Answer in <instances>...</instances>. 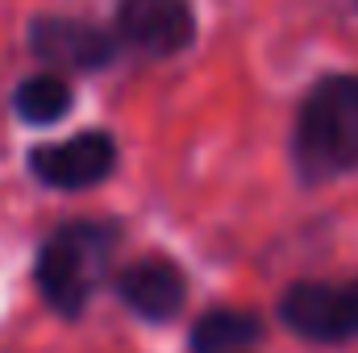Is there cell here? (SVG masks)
Masks as SVG:
<instances>
[{"label": "cell", "mask_w": 358, "mask_h": 353, "mask_svg": "<svg viewBox=\"0 0 358 353\" xmlns=\"http://www.w3.org/2000/svg\"><path fill=\"white\" fill-rule=\"evenodd\" d=\"M292 167L304 187H325L358 171V75L313 80L292 125Z\"/></svg>", "instance_id": "6da1fadb"}, {"label": "cell", "mask_w": 358, "mask_h": 353, "mask_svg": "<svg viewBox=\"0 0 358 353\" xmlns=\"http://www.w3.org/2000/svg\"><path fill=\"white\" fill-rule=\"evenodd\" d=\"M121 237L125 229L100 216L63 220L55 233H46V241L34 254V287L42 303L63 320H80L92 295L108 283L113 250L121 246Z\"/></svg>", "instance_id": "7a4b0ae2"}, {"label": "cell", "mask_w": 358, "mask_h": 353, "mask_svg": "<svg viewBox=\"0 0 358 353\" xmlns=\"http://www.w3.org/2000/svg\"><path fill=\"white\" fill-rule=\"evenodd\" d=\"M25 46L46 71L59 75H96L113 67L117 54L125 50L117 29H104L96 21L67 17V13H38L25 29Z\"/></svg>", "instance_id": "3957f363"}, {"label": "cell", "mask_w": 358, "mask_h": 353, "mask_svg": "<svg viewBox=\"0 0 358 353\" xmlns=\"http://www.w3.org/2000/svg\"><path fill=\"white\" fill-rule=\"evenodd\" d=\"M279 324L304 341L317 345H342V341H358V274L346 283H292L279 303Z\"/></svg>", "instance_id": "277c9868"}, {"label": "cell", "mask_w": 358, "mask_h": 353, "mask_svg": "<svg viewBox=\"0 0 358 353\" xmlns=\"http://www.w3.org/2000/svg\"><path fill=\"white\" fill-rule=\"evenodd\" d=\"M121 146L108 129H84L63 142H38L25 154V171L50 191H88L117 171Z\"/></svg>", "instance_id": "5b68a950"}, {"label": "cell", "mask_w": 358, "mask_h": 353, "mask_svg": "<svg viewBox=\"0 0 358 353\" xmlns=\"http://www.w3.org/2000/svg\"><path fill=\"white\" fill-rule=\"evenodd\" d=\"M113 29L125 50L146 59H176L196 42V4L192 0H117Z\"/></svg>", "instance_id": "8992f818"}, {"label": "cell", "mask_w": 358, "mask_h": 353, "mask_svg": "<svg viewBox=\"0 0 358 353\" xmlns=\"http://www.w3.org/2000/svg\"><path fill=\"white\" fill-rule=\"evenodd\" d=\"M113 295L146 324L176 320L187 303V274L171 258H138L113 274Z\"/></svg>", "instance_id": "52a82bcc"}, {"label": "cell", "mask_w": 358, "mask_h": 353, "mask_svg": "<svg viewBox=\"0 0 358 353\" xmlns=\"http://www.w3.org/2000/svg\"><path fill=\"white\" fill-rule=\"evenodd\" d=\"M267 333L263 316L238 303H217L200 312L187 329V353H238L246 345H259Z\"/></svg>", "instance_id": "ba28073f"}, {"label": "cell", "mask_w": 358, "mask_h": 353, "mask_svg": "<svg viewBox=\"0 0 358 353\" xmlns=\"http://www.w3.org/2000/svg\"><path fill=\"white\" fill-rule=\"evenodd\" d=\"M71 108H76V88H71L67 75H59V71L25 75V80L13 88V112H17V121L29 125V129L59 125Z\"/></svg>", "instance_id": "9c48e42d"}]
</instances>
